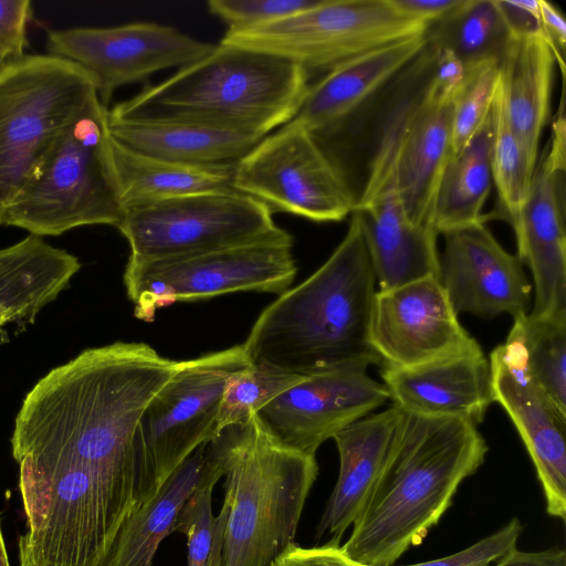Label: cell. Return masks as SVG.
I'll use <instances>...</instances> for the list:
<instances>
[{
  "mask_svg": "<svg viewBox=\"0 0 566 566\" xmlns=\"http://www.w3.org/2000/svg\"><path fill=\"white\" fill-rule=\"evenodd\" d=\"M432 50L448 49L469 65L499 59L509 39L494 0H463L426 32Z\"/></svg>",
  "mask_w": 566,
  "mask_h": 566,
  "instance_id": "cell-31",
  "label": "cell"
},
{
  "mask_svg": "<svg viewBox=\"0 0 566 566\" xmlns=\"http://www.w3.org/2000/svg\"><path fill=\"white\" fill-rule=\"evenodd\" d=\"M233 188L272 212L315 222L343 220L358 200L344 171L293 122L266 135L235 164Z\"/></svg>",
  "mask_w": 566,
  "mask_h": 566,
  "instance_id": "cell-11",
  "label": "cell"
},
{
  "mask_svg": "<svg viewBox=\"0 0 566 566\" xmlns=\"http://www.w3.org/2000/svg\"><path fill=\"white\" fill-rule=\"evenodd\" d=\"M428 28L389 0H321L271 24L226 32L220 42L284 56L311 76L374 49L424 34Z\"/></svg>",
  "mask_w": 566,
  "mask_h": 566,
  "instance_id": "cell-10",
  "label": "cell"
},
{
  "mask_svg": "<svg viewBox=\"0 0 566 566\" xmlns=\"http://www.w3.org/2000/svg\"><path fill=\"white\" fill-rule=\"evenodd\" d=\"M440 281L458 315L513 318L527 314L532 285L517 255L509 253L484 223L444 233Z\"/></svg>",
  "mask_w": 566,
  "mask_h": 566,
  "instance_id": "cell-17",
  "label": "cell"
},
{
  "mask_svg": "<svg viewBox=\"0 0 566 566\" xmlns=\"http://www.w3.org/2000/svg\"><path fill=\"white\" fill-rule=\"evenodd\" d=\"M293 238L282 228L238 245L157 259L129 255L124 284L134 315L153 322L159 308L176 302L211 298L239 291L281 295L297 266Z\"/></svg>",
  "mask_w": 566,
  "mask_h": 566,
  "instance_id": "cell-9",
  "label": "cell"
},
{
  "mask_svg": "<svg viewBox=\"0 0 566 566\" xmlns=\"http://www.w3.org/2000/svg\"><path fill=\"white\" fill-rule=\"evenodd\" d=\"M219 475L208 478L180 509L175 532L187 537V566H222L228 504L212 513V490Z\"/></svg>",
  "mask_w": 566,
  "mask_h": 566,
  "instance_id": "cell-33",
  "label": "cell"
},
{
  "mask_svg": "<svg viewBox=\"0 0 566 566\" xmlns=\"http://www.w3.org/2000/svg\"><path fill=\"white\" fill-rule=\"evenodd\" d=\"M522 531L523 525L518 518L513 517L496 532L460 552L438 559L402 566H492L516 548Z\"/></svg>",
  "mask_w": 566,
  "mask_h": 566,
  "instance_id": "cell-37",
  "label": "cell"
},
{
  "mask_svg": "<svg viewBox=\"0 0 566 566\" xmlns=\"http://www.w3.org/2000/svg\"><path fill=\"white\" fill-rule=\"evenodd\" d=\"M250 366L242 344L181 361L149 400L133 442L135 507L151 500L178 465L217 437L226 385Z\"/></svg>",
  "mask_w": 566,
  "mask_h": 566,
  "instance_id": "cell-8",
  "label": "cell"
},
{
  "mask_svg": "<svg viewBox=\"0 0 566 566\" xmlns=\"http://www.w3.org/2000/svg\"><path fill=\"white\" fill-rule=\"evenodd\" d=\"M507 338L521 347L534 385L566 419V316L521 315Z\"/></svg>",
  "mask_w": 566,
  "mask_h": 566,
  "instance_id": "cell-30",
  "label": "cell"
},
{
  "mask_svg": "<svg viewBox=\"0 0 566 566\" xmlns=\"http://www.w3.org/2000/svg\"><path fill=\"white\" fill-rule=\"evenodd\" d=\"M432 51L434 55V67L432 77L429 80L428 84L434 93L443 97L453 98L464 80L465 65L448 49Z\"/></svg>",
  "mask_w": 566,
  "mask_h": 566,
  "instance_id": "cell-41",
  "label": "cell"
},
{
  "mask_svg": "<svg viewBox=\"0 0 566 566\" xmlns=\"http://www.w3.org/2000/svg\"><path fill=\"white\" fill-rule=\"evenodd\" d=\"M428 82L391 117L396 128L397 191L409 221L426 226L452 155L453 109V98L434 93Z\"/></svg>",
  "mask_w": 566,
  "mask_h": 566,
  "instance_id": "cell-20",
  "label": "cell"
},
{
  "mask_svg": "<svg viewBox=\"0 0 566 566\" xmlns=\"http://www.w3.org/2000/svg\"><path fill=\"white\" fill-rule=\"evenodd\" d=\"M31 15L29 0H0V52L9 62L25 55L27 27Z\"/></svg>",
  "mask_w": 566,
  "mask_h": 566,
  "instance_id": "cell-38",
  "label": "cell"
},
{
  "mask_svg": "<svg viewBox=\"0 0 566 566\" xmlns=\"http://www.w3.org/2000/svg\"><path fill=\"white\" fill-rule=\"evenodd\" d=\"M212 475L222 478L207 442L176 468L151 500L133 510L97 566H151L161 541L175 532L184 503Z\"/></svg>",
  "mask_w": 566,
  "mask_h": 566,
  "instance_id": "cell-25",
  "label": "cell"
},
{
  "mask_svg": "<svg viewBox=\"0 0 566 566\" xmlns=\"http://www.w3.org/2000/svg\"><path fill=\"white\" fill-rule=\"evenodd\" d=\"M214 45L153 22L52 30L46 42L50 55L67 60L90 75L105 107L117 88L166 69L192 64Z\"/></svg>",
  "mask_w": 566,
  "mask_h": 566,
  "instance_id": "cell-13",
  "label": "cell"
},
{
  "mask_svg": "<svg viewBox=\"0 0 566 566\" xmlns=\"http://www.w3.org/2000/svg\"><path fill=\"white\" fill-rule=\"evenodd\" d=\"M0 566H10L4 539L0 527Z\"/></svg>",
  "mask_w": 566,
  "mask_h": 566,
  "instance_id": "cell-45",
  "label": "cell"
},
{
  "mask_svg": "<svg viewBox=\"0 0 566 566\" xmlns=\"http://www.w3.org/2000/svg\"><path fill=\"white\" fill-rule=\"evenodd\" d=\"M516 228L517 256L533 275L532 316H566V123L558 112Z\"/></svg>",
  "mask_w": 566,
  "mask_h": 566,
  "instance_id": "cell-16",
  "label": "cell"
},
{
  "mask_svg": "<svg viewBox=\"0 0 566 566\" xmlns=\"http://www.w3.org/2000/svg\"><path fill=\"white\" fill-rule=\"evenodd\" d=\"M272 213L237 190L208 191L127 207L117 229L132 256L157 259L264 238L279 228Z\"/></svg>",
  "mask_w": 566,
  "mask_h": 566,
  "instance_id": "cell-12",
  "label": "cell"
},
{
  "mask_svg": "<svg viewBox=\"0 0 566 566\" xmlns=\"http://www.w3.org/2000/svg\"><path fill=\"white\" fill-rule=\"evenodd\" d=\"M390 3L408 15L429 25L458 8L463 0H389Z\"/></svg>",
  "mask_w": 566,
  "mask_h": 566,
  "instance_id": "cell-43",
  "label": "cell"
},
{
  "mask_svg": "<svg viewBox=\"0 0 566 566\" xmlns=\"http://www.w3.org/2000/svg\"><path fill=\"white\" fill-rule=\"evenodd\" d=\"M108 107L95 103L59 138L6 207L0 226L38 237L77 227H118L124 217L112 160Z\"/></svg>",
  "mask_w": 566,
  "mask_h": 566,
  "instance_id": "cell-6",
  "label": "cell"
},
{
  "mask_svg": "<svg viewBox=\"0 0 566 566\" xmlns=\"http://www.w3.org/2000/svg\"><path fill=\"white\" fill-rule=\"evenodd\" d=\"M180 367L145 343L88 348L24 397L11 438L27 518L77 537L136 506L133 442L149 400Z\"/></svg>",
  "mask_w": 566,
  "mask_h": 566,
  "instance_id": "cell-1",
  "label": "cell"
},
{
  "mask_svg": "<svg viewBox=\"0 0 566 566\" xmlns=\"http://www.w3.org/2000/svg\"><path fill=\"white\" fill-rule=\"evenodd\" d=\"M113 139L135 151L192 165L237 164L265 136L218 123L175 118H122L107 114Z\"/></svg>",
  "mask_w": 566,
  "mask_h": 566,
  "instance_id": "cell-23",
  "label": "cell"
},
{
  "mask_svg": "<svg viewBox=\"0 0 566 566\" xmlns=\"http://www.w3.org/2000/svg\"><path fill=\"white\" fill-rule=\"evenodd\" d=\"M491 112L468 144L452 154L436 192L429 226L437 234L485 223L483 206L492 188Z\"/></svg>",
  "mask_w": 566,
  "mask_h": 566,
  "instance_id": "cell-29",
  "label": "cell"
},
{
  "mask_svg": "<svg viewBox=\"0 0 566 566\" xmlns=\"http://www.w3.org/2000/svg\"><path fill=\"white\" fill-rule=\"evenodd\" d=\"M370 343L382 365L417 367L481 349L453 311L440 279L377 291Z\"/></svg>",
  "mask_w": 566,
  "mask_h": 566,
  "instance_id": "cell-14",
  "label": "cell"
},
{
  "mask_svg": "<svg viewBox=\"0 0 566 566\" xmlns=\"http://www.w3.org/2000/svg\"><path fill=\"white\" fill-rule=\"evenodd\" d=\"M492 566H566V551L549 548L541 552L512 549Z\"/></svg>",
  "mask_w": 566,
  "mask_h": 566,
  "instance_id": "cell-44",
  "label": "cell"
},
{
  "mask_svg": "<svg viewBox=\"0 0 566 566\" xmlns=\"http://www.w3.org/2000/svg\"><path fill=\"white\" fill-rule=\"evenodd\" d=\"M326 262L256 318L242 344L251 364L310 376L382 365L369 328L376 276L358 218Z\"/></svg>",
  "mask_w": 566,
  "mask_h": 566,
  "instance_id": "cell-3",
  "label": "cell"
},
{
  "mask_svg": "<svg viewBox=\"0 0 566 566\" xmlns=\"http://www.w3.org/2000/svg\"><path fill=\"white\" fill-rule=\"evenodd\" d=\"M80 269L75 255L34 234L0 249V326L32 323Z\"/></svg>",
  "mask_w": 566,
  "mask_h": 566,
  "instance_id": "cell-27",
  "label": "cell"
},
{
  "mask_svg": "<svg viewBox=\"0 0 566 566\" xmlns=\"http://www.w3.org/2000/svg\"><path fill=\"white\" fill-rule=\"evenodd\" d=\"M305 378L271 365L251 364L226 385L218 412V433L228 426L248 422L261 408Z\"/></svg>",
  "mask_w": 566,
  "mask_h": 566,
  "instance_id": "cell-34",
  "label": "cell"
},
{
  "mask_svg": "<svg viewBox=\"0 0 566 566\" xmlns=\"http://www.w3.org/2000/svg\"><path fill=\"white\" fill-rule=\"evenodd\" d=\"M112 160L125 208L208 191L235 190V164L192 165L151 157L111 137Z\"/></svg>",
  "mask_w": 566,
  "mask_h": 566,
  "instance_id": "cell-28",
  "label": "cell"
},
{
  "mask_svg": "<svg viewBox=\"0 0 566 566\" xmlns=\"http://www.w3.org/2000/svg\"><path fill=\"white\" fill-rule=\"evenodd\" d=\"M497 81L499 59L465 65L464 80L452 99V154L468 144L490 115Z\"/></svg>",
  "mask_w": 566,
  "mask_h": 566,
  "instance_id": "cell-35",
  "label": "cell"
},
{
  "mask_svg": "<svg viewBox=\"0 0 566 566\" xmlns=\"http://www.w3.org/2000/svg\"><path fill=\"white\" fill-rule=\"evenodd\" d=\"M492 139L490 166L492 182L496 188L499 218L516 228L527 198L534 165L513 130L499 81L491 105Z\"/></svg>",
  "mask_w": 566,
  "mask_h": 566,
  "instance_id": "cell-32",
  "label": "cell"
},
{
  "mask_svg": "<svg viewBox=\"0 0 566 566\" xmlns=\"http://www.w3.org/2000/svg\"><path fill=\"white\" fill-rule=\"evenodd\" d=\"M8 63L9 61L7 60V57L0 52V72Z\"/></svg>",
  "mask_w": 566,
  "mask_h": 566,
  "instance_id": "cell-46",
  "label": "cell"
},
{
  "mask_svg": "<svg viewBox=\"0 0 566 566\" xmlns=\"http://www.w3.org/2000/svg\"><path fill=\"white\" fill-rule=\"evenodd\" d=\"M427 45L424 33L374 49L338 64L319 81L310 84L290 122L310 133L338 125L422 53Z\"/></svg>",
  "mask_w": 566,
  "mask_h": 566,
  "instance_id": "cell-22",
  "label": "cell"
},
{
  "mask_svg": "<svg viewBox=\"0 0 566 566\" xmlns=\"http://www.w3.org/2000/svg\"><path fill=\"white\" fill-rule=\"evenodd\" d=\"M321 0H209V12L227 27V33L256 29L316 6Z\"/></svg>",
  "mask_w": 566,
  "mask_h": 566,
  "instance_id": "cell-36",
  "label": "cell"
},
{
  "mask_svg": "<svg viewBox=\"0 0 566 566\" xmlns=\"http://www.w3.org/2000/svg\"><path fill=\"white\" fill-rule=\"evenodd\" d=\"M208 447L226 479L222 566H273L295 543L318 474L315 457L275 442L255 415L223 428Z\"/></svg>",
  "mask_w": 566,
  "mask_h": 566,
  "instance_id": "cell-5",
  "label": "cell"
},
{
  "mask_svg": "<svg viewBox=\"0 0 566 566\" xmlns=\"http://www.w3.org/2000/svg\"><path fill=\"white\" fill-rule=\"evenodd\" d=\"M494 402L507 412L533 461L548 515L566 521V419L530 378L512 339L490 355Z\"/></svg>",
  "mask_w": 566,
  "mask_h": 566,
  "instance_id": "cell-18",
  "label": "cell"
},
{
  "mask_svg": "<svg viewBox=\"0 0 566 566\" xmlns=\"http://www.w3.org/2000/svg\"><path fill=\"white\" fill-rule=\"evenodd\" d=\"M390 399L366 369L346 367L306 376L256 413L277 443L314 455L319 446Z\"/></svg>",
  "mask_w": 566,
  "mask_h": 566,
  "instance_id": "cell-15",
  "label": "cell"
},
{
  "mask_svg": "<svg viewBox=\"0 0 566 566\" xmlns=\"http://www.w3.org/2000/svg\"><path fill=\"white\" fill-rule=\"evenodd\" d=\"M379 291L433 276L440 279L438 234L407 218L396 187V164L369 170L354 212Z\"/></svg>",
  "mask_w": 566,
  "mask_h": 566,
  "instance_id": "cell-19",
  "label": "cell"
},
{
  "mask_svg": "<svg viewBox=\"0 0 566 566\" xmlns=\"http://www.w3.org/2000/svg\"><path fill=\"white\" fill-rule=\"evenodd\" d=\"M474 423L401 410L392 442L343 552L361 566H391L419 545L483 464Z\"/></svg>",
  "mask_w": 566,
  "mask_h": 566,
  "instance_id": "cell-2",
  "label": "cell"
},
{
  "mask_svg": "<svg viewBox=\"0 0 566 566\" xmlns=\"http://www.w3.org/2000/svg\"><path fill=\"white\" fill-rule=\"evenodd\" d=\"M99 101L90 75L62 57L24 55L0 72V222L59 138Z\"/></svg>",
  "mask_w": 566,
  "mask_h": 566,
  "instance_id": "cell-7",
  "label": "cell"
},
{
  "mask_svg": "<svg viewBox=\"0 0 566 566\" xmlns=\"http://www.w3.org/2000/svg\"><path fill=\"white\" fill-rule=\"evenodd\" d=\"M555 64V56L542 35L509 36L499 57V84L506 114L534 165L549 116Z\"/></svg>",
  "mask_w": 566,
  "mask_h": 566,
  "instance_id": "cell-26",
  "label": "cell"
},
{
  "mask_svg": "<svg viewBox=\"0 0 566 566\" xmlns=\"http://www.w3.org/2000/svg\"><path fill=\"white\" fill-rule=\"evenodd\" d=\"M401 417V409L366 416L334 436L339 473L317 526L316 538L327 533L340 542L360 514L384 464Z\"/></svg>",
  "mask_w": 566,
  "mask_h": 566,
  "instance_id": "cell-24",
  "label": "cell"
},
{
  "mask_svg": "<svg viewBox=\"0 0 566 566\" xmlns=\"http://www.w3.org/2000/svg\"><path fill=\"white\" fill-rule=\"evenodd\" d=\"M541 33L549 45L562 76H565L566 22L557 7L546 0H538Z\"/></svg>",
  "mask_w": 566,
  "mask_h": 566,
  "instance_id": "cell-42",
  "label": "cell"
},
{
  "mask_svg": "<svg viewBox=\"0 0 566 566\" xmlns=\"http://www.w3.org/2000/svg\"><path fill=\"white\" fill-rule=\"evenodd\" d=\"M509 36L542 35L538 0H494Z\"/></svg>",
  "mask_w": 566,
  "mask_h": 566,
  "instance_id": "cell-40",
  "label": "cell"
},
{
  "mask_svg": "<svg viewBox=\"0 0 566 566\" xmlns=\"http://www.w3.org/2000/svg\"><path fill=\"white\" fill-rule=\"evenodd\" d=\"M381 366L390 399L407 412L457 417L478 426L494 402L490 361L482 348L417 367Z\"/></svg>",
  "mask_w": 566,
  "mask_h": 566,
  "instance_id": "cell-21",
  "label": "cell"
},
{
  "mask_svg": "<svg viewBox=\"0 0 566 566\" xmlns=\"http://www.w3.org/2000/svg\"><path fill=\"white\" fill-rule=\"evenodd\" d=\"M273 566H361L352 560L338 542L329 541L323 546L301 547L292 544L277 557Z\"/></svg>",
  "mask_w": 566,
  "mask_h": 566,
  "instance_id": "cell-39",
  "label": "cell"
},
{
  "mask_svg": "<svg viewBox=\"0 0 566 566\" xmlns=\"http://www.w3.org/2000/svg\"><path fill=\"white\" fill-rule=\"evenodd\" d=\"M308 80L290 59L220 42L197 62L116 104L108 115L206 120L266 136L294 117Z\"/></svg>",
  "mask_w": 566,
  "mask_h": 566,
  "instance_id": "cell-4",
  "label": "cell"
}]
</instances>
